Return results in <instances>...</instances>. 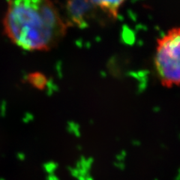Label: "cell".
<instances>
[{
	"mask_svg": "<svg viewBox=\"0 0 180 180\" xmlns=\"http://www.w3.org/2000/svg\"><path fill=\"white\" fill-rule=\"evenodd\" d=\"M95 10H100L110 18H116L120 8L127 0H89Z\"/></svg>",
	"mask_w": 180,
	"mask_h": 180,
	"instance_id": "4",
	"label": "cell"
},
{
	"mask_svg": "<svg viewBox=\"0 0 180 180\" xmlns=\"http://www.w3.org/2000/svg\"><path fill=\"white\" fill-rule=\"evenodd\" d=\"M2 25L13 44L30 52L55 48L68 26L52 0H9Z\"/></svg>",
	"mask_w": 180,
	"mask_h": 180,
	"instance_id": "1",
	"label": "cell"
},
{
	"mask_svg": "<svg viewBox=\"0 0 180 180\" xmlns=\"http://www.w3.org/2000/svg\"><path fill=\"white\" fill-rule=\"evenodd\" d=\"M95 8L89 0H67V24L85 28Z\"/></svg>",
	"mask_w": 180,
	"mask_h": 180,
	"instance_id": "3",
	"label": "cell"
},
{
	"mask_svg": "<svg viewBox=\"0 0 180 180\" xmlns=\"http://www.w3.org/2000/svg\"><path fill=\"white\" fill-rule=\"evenodd\" d=\"M154 66L162 86L180 87V27L168 30L158 39Z\"/></svg>",
	"mask_w": 180,
	"mask_h": 180,
	"instance_id": "2",
	"label": "cell"
},
{
	"mask_svg": "<svg viewBox=\"0 0 180 180\" xmlns=\"http://www.w3.org/2000/svg\"><path fill=\"white\" fill-rule=\"evenodd\" d=\"M26 82L37 90H44L48 85V78L40 71L30 72L26 77Z\"/></svg>",
	"mask_w": 180,
	"mask_h": 180,
	"instance_id": "5",
	"label": "cell"
}]
</instances>
